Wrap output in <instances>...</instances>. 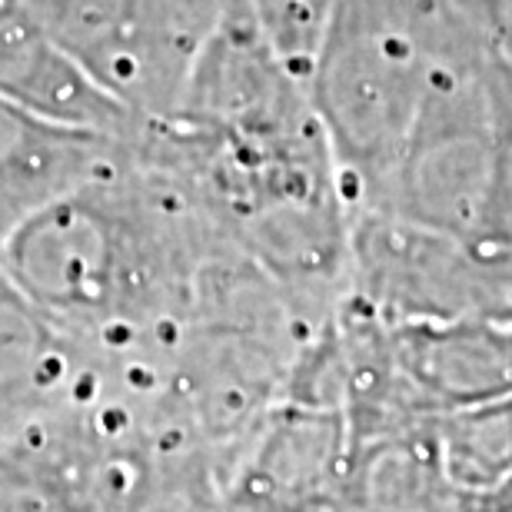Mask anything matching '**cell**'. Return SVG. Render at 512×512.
Masks as SVG:
<instances>
[{
	"mask_svg": "<svg viewBox=\"0 0 512 512\" xmlns=\"http://www.w3.org/2000/svg\"><path fill=\"white\" fill-rule=\"evenodd\" d=\"M436 436L449 473L483 506L486 489L512 473V393L436 419Z\"/></svg>",
	"mask_w": 512,
	"mask_h": 512,
	"instance_id": "obj_6",
	"label": "cell"
},
{
	"mask_svg": "<svg viewBox=\"0 0 512 512\" xmlns=\"http://www.w3.org/2000/svg\"><path fill=\"white\" fill-rule=\"evenodd\" d=\"M80 74L137 124L177 110L227 0H20Z\"/></svg>",
	"mask_w": 512,
	"mask_h": 512,
	"instance_id": "obj_2",
	"label": "cell"
},
{
	"mask_svg": "<svg viewBox=\"0 0 512 512\" xmlns=\"http://www.w3.org/2000/svg\"><path fill=\"white\" fill-rule=\"evenodd\" d=\"M326 512H333V509H326Z\"/></svg>",
	"mask_w": 512,
	"mask_h": 512,
	"instance_id": "obj_7",
	"label": "cell"
},
{
	"mask_svg": "<svg viewBox=\"0 0 512 512\" xmlns=\"http://www.w3.org/2000/svg\"><path fill=\"white\" fill-rule=\"evenodd\" d=\"M127 137L60 124L0 97V253L27 217L107 170Z\"/></svg>",
	"mask_w": 512,
	"mask_h": 512,
	"instance_id": "obj_4",
	"label": "cell"
},
{
	"mask_svg": "<svg viewBox=\"0 0 512 512\" xmlns=\"http://www.w3.org/2000/svg\"><path fill=\"white\" fill-rule=\"evenodd\" d=\"M0 97L60 124L114 137H127L140 127L70 64L20 0H0Z\"/></svg>",
	"mask_w": 512,
	"mask_h": 512,
	"instance_id": "obj_5",
	"label": "cell"
},
{
	"mask_svg": "<svg viewBox=\"0 0 512 512\" xmlns=\"http://www.w3.org/2000/svg\"><path fill=\"white\" fill-rule=\"evenodd\" d=\"M233 247L127 137L97 177L10 233L0 273L74 340H120L183 320L200 270Z\"/></svg>",
	"mask_w": 512,
	"mask_h": 512,
	"instance_id": "obj_1",
	"label": "cell"
},
{
	"mask_svg": "<svg viewBox=\"0 0 512 512\" xmlns=\"http://www.w3.org/2000/svg\"><path fill=\"white\" fill-rule=\"evenodd\" d=\"M350 429L340 409L280 399L220 489L223 512H326L340 489Z\"/></svg>",
	"mask_w": 512,
	"mask_h": 512,
	"instance_id": "obj_3",
	"label": "cell"
}]
</instances>
